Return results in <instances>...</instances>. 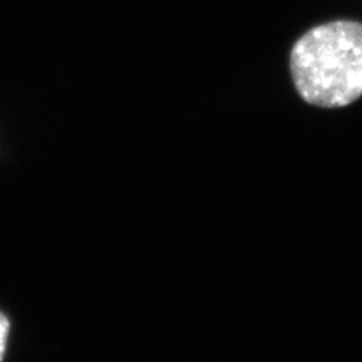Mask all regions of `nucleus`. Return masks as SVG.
<instances>
[{
    "mask_svg": "<svg viewBox=\"0 0 362 362\" xmlns=\"http://www.w3.org/2000/svg\"><path fill=\"white\" fill-rule=\"evenodd\" d=\"M294 85L307 103L341 107L362 95V25L334 21L317 26L294 44Z\"/></svg>",
    "mask_w": 362,
    "mask_h": 362,
    "instance_id": "f257e3e1",
    "label": "nucleus"
},
{
    "mask_svg": "<svg viewBox=\"0 0 362 362\" xmlns=\"http://www.w3.org/2000/svg\"><path fill=\"white\" fill-rule=\"evenodd\" d=\"M9 320L6 315L0 313V362L4 361L5 352H6V343H8V335H9Z\"/></svg>",
    "mask_w": 362,
    "mask_h": 362,
    "instance_id": "f03ea898",
    "label": "nucleus"
}]
</instances>
